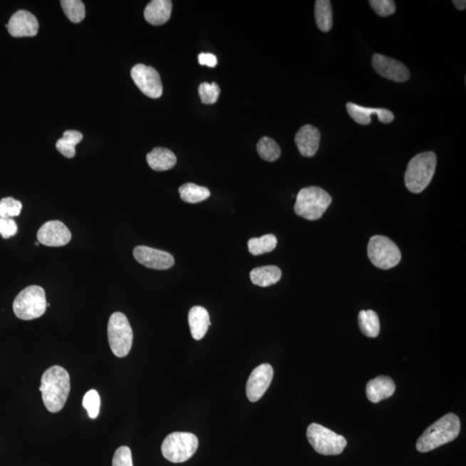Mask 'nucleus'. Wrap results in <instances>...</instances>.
<instances>
[{
    "mask_svg": "<svg viewBox=\"0 0 466 466\" xmlns=\"http://www.w3.org/2000/svg\"><path fill=\"white\" fill-rule=\"evenodd\" d=\"M108 333L113 353L118 358L128 356L133 342V332L128 317L120 312L113 314L109 319Z\"/></svg>",
    "mask_w": 466,
    "mask_h": 466,
    "instance_id": "0eeeda50",
    "label": "nucleus"
},
{
    "mask_svg": "<svg viewBox=\"0 0 466 466\" xmlns=\"http://www.w3.org/2000/svg\"><path fill=\"white\" fill-rule=\"evenodd\" d=\"M35 244H36V245H38V244H39V242H36Z\"/></svg>",
    "mask_w": 466,
    "mask_h": 466,
    "instance_id": "4c0bfd02",
    "label": "nucleus"
},
{
    "mask_svg": "<svg viewBox=\"0 0 466 466\" xmlns=\"http://www.w3.org/2000/svg\"><path fill=\"white\" fill-rule=\"evenodd\" d=\"M198 92L203 104L212 105L218 100L220 88L216 83H203L199 86Z\"/></svg>",
    "mask_w": 466,
    "mask_h": 466,
    "instance_id": "c756f323",
    "label": "nucleus"
},
{
    "mask_svg": "<svg viewBox=\"0 0 466 466\" xmlns=\"http://www.w3.org/2000/svg\"><path fill=\"white\" fill-rule=\"evenodd\" d=\"M321 133L311 125H306L298 130L296 135V145L301 155L313 157L320 147Z\"/></svg>",
    "mask_w": 466,
    "mask_h": 466,
    "instance_id": "f3484780",
    "label": "nucleus"
},
{
    "mask_svg": "<svg viewBox=\"0 0 466 466\" xmlns=\"http://www.w3.org/2000/svg\"><path fill=\"white\" fill-rule=\"evenodd\" d=\"M147 162L155 171H166L172 169L177 165V159L173 151L166 148L153 149L147 155Z\"/></svg>",
    "mask_w": 466,
    "mask_h": 466,
    "instance_id": "412c9836",
    "label": "nucleus"
},
{
    "mask_svg": "<svg viewBox=\"0 0 466 466\" xmlns=\"http://www.w3.org/2000/svg\"><path fill=\"white\" fill-rule=\"evenodd\" d=\"M372 66L380 76L395 83H404L410 77L405 65L381 54H375L372 57Z\"/></svg>",
    "mask_w": 466,
    "mask_h": 466,
    "instance_id": "ddd939ff",
    "label": "nucleus"
},
{
    "mask_svg": "<svg viewBox=\"0 0 466 466\" xmlns=\"http://www.w3.org/2000/svg\"><path fill=\"white\" fill-rule=\"evenodd\" d=\"M135 84L145 95L151 99H158L162 95L161 77L152 67L137 64L130 71Z\"/></svg>",
    "mask_w": 466,
    "mask_h": 466,
    "instance_id": "9d476101",
    "label": "nucleus"
},
{
    "mask_svg": "<svg viewBox=\"0 0 466 466\" xmlns=\"http://www.w3.org/2000/svg\"><path fill=\"white\" fill-rule=\"evenodd\" d=\"M368 257L376 267L382 269L394 268L402 259L398 245L387 237L379 235L370 239Z\"/></svg>",
    "mask_w": 466,
    "mask_h": 466,
    "instance_id": "1a4fd4ad",
    "label": "nucleus"
},
{
    "mask_svg": "<svg viewBox=\"0 0 466 466\" xmlns=\"http://www.w3.org/2000/svg\"><path fill=\"white\" fill-rule=\"evenodd\" d=\"M452 3L457 10L464 11L466 8L465 0H453Z\"/></svg>",
    "mask_w": 466,
    "mask_h": 466,
    "instance_id": "e433bc0d",
    "label": "nucleus"
},
{
    "mask_svg": "<svg viewBox=\"0 0 466 466\" xmlns=\"http://www.w3.org/2000/svg\"><path fill=\"white\" fill-rule=\"evenodd\" d=\"M346 110L351 118L358 124L362 125L371 124V115H377L379 121L383 123V124H390L395 120L393 113L388 109L363 108V106L349 102V103L346 104Z\"/></svg>",
    "mask_w": 466,
    "mask_h": 466,
    "instance_id": "dca6fc26",
    "label": "nucleus"
},
{
    "mask_svg": "<svg viewBox=\"0 0 466 466\" xmlns=\"http://www.w3.org/2000/svg\"><path fill=\"white\" fill-rule=\"evenodd\" d=\"M83 407L87 410L91 419H96L100 408V395L95 390L87 392L83 398Z\"/></svg>",
    "mask_w": 466,
    "mask_h": 466,
    "instance_id": "2f4dec72",
    "label": "nucleus"
},
{
    "mask_svg": "<svg viewBox=\"0 0 466 466\" xmlns=\"http://www.w3.org/2000/svg\"><path fill=\"white\" fill-rule=\"evenodd\" d=\"M71 377L63 367L52 366L44 372L39 390L47 410L58 413L67 403L71 392Z\"/></svg>",
    "mask_w": 466,
    "mask_h": 466,
    "instance_id": "f257e3e1",
    "label": "nucleus"
},
{
    "mask_svg": "<svg viewBox=\"0 0 466 466\" xmlns=\"http://www.w3.org/2000/svg\"><path fill=\"white\" fill-rule=\"evenodd\" d=\"M189 323L192 337L195 341H200L205 336L208 328L211 326L209 314L203 306H195L190 311Z\"/></svg>",
    "mask_w": 466,
    "mask_h": 466,
    "instance_id": "aec40b11",
    "label": "nucleus"
},
{
    "mask_svg": "<svg viewBox=\"0 0 466 466\" xmlns=\"http://www.w3.org/2000/svg\"><path fill=\"white\" fill-rule=\"evenodd\" d=\"M47 309L46 296L39 286H29L15 298V316L24 321L35 320L43 316Z\"/></svg>",
    "mask_w": 466,
    "mask_h": 466,
    "instance_id": "39448f33",
    "label": "nucleus"
},
{
    "mask_svg": "<svg viewBox=\"0 0 466 466\" xmlns=\"http://www.w3.org/2000/svg\"><path fill=\"white\" fill-rule=\"evenodd\" d=\"M18 224L11 218H1L0 217V235L7 239L17 234Z\"/></svg>",
    "mask_w": 466,
    "mask_h": 466,
    "instance_id": "f704fd0d",
    "label": "nucleus"
},
{
    "mask_svg": "<svg viewBox=\"0 0 466 466\" xmlns=\"http://www.w3.org/2000/svg\"><path fill=\"white\" fill-rule=\"evenodd\" d=\"M22 203L12 197L3 198L0 200V217L1 218H14L20 214Z\"/></svg>",
    "mask_w": 466,
    "mask_h": 466,
    "instance_id": "7c9ffc66",
    "label": "nucleus"
},
{
    "mask_svg": "<svg viewBox=\"0 0 466 466\" xmlns=\"http://www.w3.org/2000/svg\"><path fill=\"white\" fill-rule=\"evenodd\" d=\"M370 5L380 17H388L395 12V4L392 0H371Z\"/></svg>",
    "mask_w": 466,
    "mask_h": 466,
    "instance_id": "473e14b6",
    "label": "nucleus"
},
{
    "mask_svg": "<svg viewBox=\"0 0 466 466\" xmlns=\"http://www.w3.org/2000/svg\"><path fill=\"white\" fill-rule=\"evenodd\" d=\"M172 12V1L170 0H153L147 5L145 18L152 26H162L169 21Z\"/></svg>",
    "mask_w": 466,
    "mask_h": 466,
    "instance_id": "6ab92c4d",
    "label": "nucleus"
},
{
    "mask_svg": "<svg viewBox=\"0 0 466 466\" xmlns=\"http://www.w3.org/2000/svg\"><path fill=\"white\" fill-rule=\"evenodd\" d=\"M395 390V384L390 378L385 376L371 380L366 385V395L371 403H378L381 400L390 398Z\"/></svg>",
    "mask_w": 466,
    "mask_h": 466,
    "instance_id": "a211bd4d",
    "label": "nucleus"
},
{
    "mask_svg": "<svg viewBox=\"0 0 466 466\" xmlns=\"http://www.w3.org/2000/svg\"><path fill=\"white\" fill-rule=\"evenodd\" d=\"M250 277L253 284L263 288L269 287L280 281L281 271L274 265L257 267L252 271Z\"/></svg>",
    "mask_w": 466,
    "mask_h": 466,
    "instance_id": "4be33fe9",
    "label": "nucleus"
},
{
    "mask_svg": "<svg viewBox=\"0 0 466 466\" xmlns=\"http://www.w3.org/2000/svg\"><path fill=\"white\" fill-rule=\"evenodd\" d=\"M358 325L362 333L369 338H377L380 333V321L373 310H362L358 314Z\"/></svg>",
    "mask_w": 466,
    "mask_h": 466,
    "instance_id": "393cba45",
    "label": "nucleus"
},
{
    "mask_svg": "<svg viewBox=\"0 0 466 466\" xmlns=\"http://www.w3.org/2000/svg\"><path fill=\"white\" fill-rule=\"evenodd\" d=\"M133 256L139 264L158 271L169 269L175 264L174 257L170 253L144 245L135 248Z\"/></svg>",
    "mask_w": 466,
    "mask_h": 466,
    "instance_id": "f8f14e48",
    "label": "nucleus"
},
{
    "mask_svg": "<svg viewBox=\"0 0 466 466\" xmlns=\"http://www.w3.org/2000/svg\"><path fill=\"white\" fill-rule=\"evenodd\" d=\"M61 6L65 15L72 23H81L84 19L86 8L84 3L81 0H61Z\"/></svg>",
    "mask_w": 466,
    "mask_h": 466,
    "instance_id": "c85d7f7f",
    "label": "nucleus"
},
{
    "mask_svg": "<svg viewBox=\"0 0 466 466\" xmlns=\"http://www.w3.org/2000/svg\"><path fill=\"white\" fill-rule=\"evenodd\" d=\"M257 152L262 159L267 162H275L281 155L280 146L269 137L262 138L257 145Z\"/></svg>",
    "mask_w": 466,
    "mask_h": 466,
    "instance_id": "cd10ccee",
    "label": "nucleus"
},
{
    "mask_svg": "<svg viewBox=\"0 0 466 466\" xmlns=\"http://www.w3.org/2000/svg\"><path fill=\"white\" fill-rule=\"evenodd\" d=\"M113 466H133L132 451L128 447H120L114 453Z\"/></svg>",
    "mask_w": 466,
    "mask_h": 466,
    "instance_id": "72a5a7b5",
    "label": "nucleus"
},
{
    "mask_svg": "<svg viewBox=\"0 0 466 466\" xmlns=\"http://www.w3.org/2000/svg\"><path fill=\"white\" fill-rule=\"evenodd\" d=\"M332 202L331 195L321 187H305L296 196L294 212L306 219L318 220L325 214Z\"/></svg>",
    "mask_w": 466,
    "mask_h": 466,
    "instance_id": "20e7f679",
    "label": "nucleus"
},
{
    "mask_svg": "<svg viewBox=\"0 0 466 466\" xmlns=\"http://www.w3.org/2000/svg\"><path fill=\"white\" fill-rule=\"evenodd\" d=\"M198 61L202 66L210 68H214L218 64V60H217L216 56L211 54V53H200L198 56Z\"/></svg>",
    "mask_w": 466,
    "mask_h": 466,
    "instance_id": "c9c22d12",
    "label": "nucleus"
},
{
    "mask_svg": "<svg viewBox=\"0 0 466 466\" xmlns=\"http://www.w3.org/2000/svg\"><path fill=\"white\" fill-rule=\"evenodd\" d=\"M437 157L433 151L420 153L408 162L405 185L411 193L420 194L430 184L435 173Z\"/></svg>",
    "mask_w": 466,
    "mask_h": 466,
    "instance_id": "7ed1b4c3",
    "label": "nucleus"
},
{
    "mask_svg": "<svg viewBox=\"0 0 466 466\" xmlns=\"http://www.w3.org/2000/svg\"><path fill=\"white\" fill-rule=\"evenodd\" d=\"M306 437L313 448L322 455H341L347 445L344 436L317 423L309 425Z\"/></svg>",
    "mask_w": 466,
    "mask_h": 466,
    "instance_id": "6e6552de",
    "label": "nucleus"
},
{
    "mask_svg": "<svg viewBox=\"0 0 466 466\" xmlns=\"http://www.w3.org/2000/svg\"><path fill=\"white\" fill-rule=\"evenodd\" d=\"M314 16L319 29L323 32H328L333 27L332 4L329 0H317L314 8Z\"/></svg>",
    "mask_w": 466,
    "mask_h": 466,
    "instance_id": "b1692460",
    "label": "nucleus"
},
{
    "mask_svg": "<svg viewBox=\"0 0 466 466\" xmlns=\"http://www.w3.org/2000/svg\"><path fill=\"white\" fill-rule=\"evenodd\" d=\"M461 424L459 417L452 413L445 415L431 425L416 443L420 452L433 451L441 445L452 442L460 433Z\"/></svg>",
    "mask_w": 466,
    "mask_h": 466,
    "instance_id": "f03ea898",
    "label": "nucleus"
},
{
    "mask_svg": "<svg viewBox=\"0 0 466 466\" xmlns=\"http://www.w3.org/2000/svg\"><path fill=\"white\" fill-rule=\"evenodd\" d=\"M273 368L269 363H263L253 370L247 383V395L250 402L256 403L263 398L272 382Z\"/></svg>",
    "mask_w": 466,
    "mask_h": 466,
    "instance_id": "9b49d317",
    "label": "nucleus"
},
{
    "mask_svg": "<svg viewBox=\"0 0 466 466\" xmlns=\"http://www.w3.org/2000/svg\"><path fill=\"white\" fill-rule=\"evenodd\" d=\"M6 27L14 38L35 36L39 30V23L38 19L31 12L20 10L11 16Z\"/></svg>",
    "mask_w": 466,
    "mask_h": 466,
    "instance_id": "2eb2a0df",
    "label": "nucleus"
},
{
    "mask_svg": "<svg viewBox=\"0 0 466 466\" xmlns=\"http://www.w3.org/2000/svg\"><path fill=\"white\" fill-rule=\"evenodd\" d=\"M277 239L275 235L266 234L261 238H253L249 240L248 249L253 256L264 254L275 250Z\"/></svg>",
    "mask_w": 466,
    "mask_h": 466,
    "instance_id": "bb28decb",
    "label": "nucleus"
},
{
    "mask_svg": "<svg viewBox=\"0 0 466 466\" xmlns=\"http://www.w3.org/2000/svg\"><path fill=\"white\" fill-rule=\"evenodd\" d=\"M40 244L48 247H61L71 242L72 235L68 228L59 220H52L43 224L38 232Z\"/></svg>",
    "mask_w": 466,
    "mask_h": 466,
    "instance_id": "4468645a",
    "label": "nucleus"
},
{
    "mask_svg": "<svg viewBox=\"0 0 466 466\" xmlns=\"http://www.w3.org/2000/svg\"><path fill=\"white\" fill-rule=\"evenodd\" d=\"M180 195L183 202L195 204L204 202L210 197V191L205 187L196 185L195 183H185L179 189Z\"/></svg>",
    "mask_w": 466,
    "mask_h": 466,
    "instance_id": "a878e982",
    "label": "nucleus"
},
{
    "mask_svg": "<svg viewBox=\"0 0 466 466\" xmlns=\"http://www.w3.org/2000/svg\"><path fill=\"white\" fill-rule=\"evenodd\" d=\"M198 447V438L193 433L175 432L163 440L162 453L172 463H183L194 456Z\"/></svg>",
    "mask_w": 466,
    "mask_h": 466,
    "instance_id": "423d86ee",
    "label": "nucleus"
},
{
    "mask_svg": "<svg viewBox=\"0 0 466 466\" xmlns=\"http://www.w3.org/2000/svg\"><path fill=\"white\" fill-rule=\"evenodd\" d=\"M83 133L75 130H68L63 133V137L56 142V150L67 158L75 157L76 146L83 140Z\"/></svg>",
    "mask_w": 466,
    "mask_h": 466,
    "instance_id": "5701e85b",
    "label": "nucleus"
}]
</instances>
